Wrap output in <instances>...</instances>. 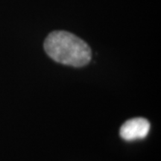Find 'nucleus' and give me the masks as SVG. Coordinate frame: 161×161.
I'll return each mask as SVG.
<instances>
[{"instance_id": "nucleus-1", "label": "nucleus", "mask_w": 161, "mask_h": 161, "mask_svg": "<svg viewBox=\"0 0 161 161\" xmlns=\"http://www.w3.org/2000/svg\"><path fill=\"white\" fill-rule=\"evenodd\" d=\"M47 55L58 63L75 67H81L91 60V49L77 36L66 31L50 33L44 42Z\"/></svg>"}, {"instance_id": "nucleus-2", "label": "nucleus", "mask_w": 161, "mask_h": 161, "mask_svg": "<svg viewBox=\"0 0 161 161\" xmlns=\"http://www.w3.org/2000/svg\"><path fill=\"white\" fill-rule=\"evenodd\" d=\"M150 123L144 118H134L126 121L120 128V136L127 141L143 139L148 135Z\"/></svg>"}]
</instances>
